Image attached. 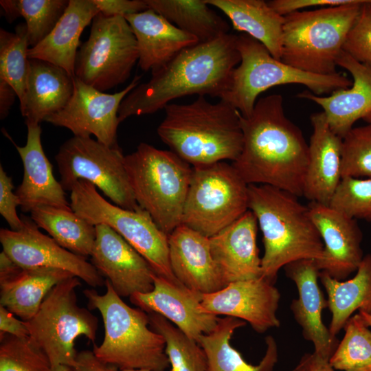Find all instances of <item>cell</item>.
<instances>
[{
    "label": "cell",
    "mask_w": 371,
    "mask_h": 371,
    "mask_svg": "<svg viewBox=\"0 0 371 371\" xmlns=\"http://www.w3.org/2000/svg\"><path fill=\"white\" fill-rule=\"evenodd\" d=\"M243 150L232 162L248 184L269 185L303 196L308 144L302 131L285 115L283 98H259L251 113L240 114Z\"/></svg>",
    "instance_id": "obj_1"
},
{
    "label": "cell",
    "mask_w": 371,
    "mask_h": 371,
    "mask_svg": "<svg viewBox=\"0 0 371 371\" xmlns=\"http://www.w3.org/2000/svg\"><path fill=\"white\" fill-rule=\"evenodd\" d=\"M237 36L228 33L199 43L152 71L150 80L139 84L122 100L120 122L133 115L154 113L172 100L190 95L222 99L240 62Z\"/></svg>",
    "instance_id": "obj_2"
},
{
    "label": "cell",
    "mask_w": 371,
    "mask_h": 371,
    "mask_svg": "<svg viewBox=\"0 0 371 371\" xmlns=\"http://www.w3.org/2000/svg\"><path fill=\"white\" fill-rule=\"evenodd\" d=\"M157 132L170 150L192 166L236 161L243 146L240 113L220 100L198 96L190 104L170 103Z\"/></svg>",
    "instance_id": "obj_3"
},
{
    "label": "cell",
    "mask_w": 371,
    "mask_h": 371,
    "mask_svg": "<svg viewBox=\"0 0 371 371\" xmlns=\"http://www.w3.org/2000/svg\"><path fill=\"white\" fill-rule=\"evenodd\" d=\"M249 210L262 233L261 277L275 284L279 270L300 259L322 258L324 244L308 205L292 193L269 185L248 186Z\"/></svg>",
    "instance_id": "obj_4"
},
{
    "label": "cell",
    "mask_w": 371,
    "mask_h": 371,
    "mask_svg": "<svg viewBox=\"0 0 371 371\" xmlns=\"http://www.w3.org/2000/svg\"><path fill=\"white\" fill-rule=\"evenodd\" d=\"M105 285L103 295L93 289L84 291L89 307L99 311L104 326L102 343L93 346L95 356L119 369L165 371L170 365L166 342L161 335L148 327V314L127 305L108 280Z\"/></svg>",
    "instance_id": "obj_5"
},
{
    "label": "cell",
    "mask_w": 371,
    "mask_h": 371,
    "mask_svg": "<svg viewBox=\"0 0 371 371\" xmlns=\"http://www.w3.org/2000/svg\"><path fill=\"white\" fill-rule=\"evenodd\" d=\"M364 1L285 16L281 60L311 74H337V60Z\"/></svg>",
    "instance_id": "obj_6"
},
{
    "label": "cell",
    "mask_w": 371,
    "mask_h": 371,
    "mask_svg": "<svg viewBox=\"0 0 371 371\" xmlns=\"http://www.w3.org/2000/svg\"><path fill=\"white\" fill-rule=\"evenodd\" d=\"M124 166L137 204L169 235L181 224L192 166L172 150L146 143L124 156Z\"/></svg>",
    "instance_id": "obj_7"
},
{
    "label": "cell",
    "mask_w": 371,
    "mask_h": 371,
    "mask_svg": "<svg viewBox=\"0 0 371 371\" xmlns=\"http://www.w3.org/2000/svg\"><path fill=\"white\" fill-rule=\"evenodd\" d=\"M236 47L240 62L234 69L229 89L221 100L229 103L244 117L251 113L258 95L273 87L299 84L306 87L312 93L322 95L347 89L352 83L339 72L322 76L285 64L246 34L238 35Z\"/></svg>",
    "instance_id": "obj_8"
},
{
    "label": "cell",
    "mask_w": 371,
    "mask_h": 371,
    "mask_svg": "<svg viewBox=\"0 0 371 371\" xmlns=\"http://www.w3.org/2000/svg\"><path fill=\"white\" fill-rule=\"evenodd\" d=\"M70 207L89 223L104 224L118 233L149 263L155 273L179 282L170 263L168 235L146 210H130L112 204L89 181L80 179L71 188Z\"/></svg>",
    "instance_id": "obj_9"
},
{
    "label": "cell",
    "mask_w": 371,
    "mask_h": 371,
    "mask_svg": "<svg viewBox=\"0 0 371 371\" xmlns=\"http://www.w3.org/2000/svg\"><path fill=\"white\" fill-rule=\"evenodd\" d=\"M80 279L73 276L57 284L46 295L35 315L24 321L30 338L45 353L52 367H72L78 352L75 340L85 336L94 342L98 318L77 303Z\"/></svg>",
    "instance_id": "obj_10"
},
{
    "label": "cell",
    "mask_w": 371,
    "mask_h": 371,
    "mask_svg": "<svg viewBox=\"0 0 371 371\" xmlns=\"http://www.w3.org/2000/svg\"><path fill=\"white\" fill-rule=\"evenodd\" d=\"M248 186L225 161L192 166L181 224L214 236L249 210Z\"/></svg>",
    "instance_id": "obj_11"
},
{
    "label": "cell",
    "mask_w": 371,
    "mask_h": 371,
    "mask_svg": "<svg viewBox=\"0 0 371 371\" xmlns=\"http://www.w3.org/2000/svg\"><path fill=\"white\" fill-rule=\"evenodd\" d=\"M138 60L137 40L124 16L100 12L78 51L75 77L104 92L125 82Z\"/></svg>",
    "instance_id": "obj_12"
},
{
    "label": "cell",
    "mask_w": 371,
    "mask_h": 371,
    "mask_svg": "<svg viewBox=\"0 0 371 371\" xmlns=\"http://www.w3.org/2000/svg\"><path fill=\"white\" fill-rule=\"evenodd\" d=\"M55 159L65 190L70 191L83 179L115 205L130 210L142 209L135 199L119 146H109L91 137L74 136L61 145Z\"/></svg>",
    "instance_id": "obj_13"
},
{
    "label": "cell",
    "mask_w": 371,
    "mask_h": 371,
    "mask_svg": "<svg viewBox=\"0 0 371 371\" xmlns=\"http://www.w3.org/2000/svg\"><path fill=\"white\" fill-rule=\"evenodd\" d=\"M140 79V76H135L122 91L106 93L74 77L73 93L67 105L45 121L70 130L74 136L93 135L98 142L117 147L120 106L124 98L139 85Z\"/></svg>",
    "instance_id": "obj_14"
},
{
    "label": "cell",
    "mask_w": 371,
    "mask_h": 371,
    "mask_svg": "<svg viewBox=\"0 0 371 371\" xmlns=\"http://www.w3.org/2000/svg\"><path fill=\"white\" fill-rule=\"evenodd\" d=\"M19 230L1 228L3 251L22 268H54L65 270L93 287L105 284L102 276L86 258L61 247L52 237L43 234L27 216L21 217Z\"/></svg>",
    "instance_id": "obj_15"
},
{
    "label": "cell",
    "mask_w": 371,
    "mask_h": 371,
    "mask_svg": "<svg viewBox=\"0 0 371 371\" xmlns=\"http://www.w3.org/2000/svg\"><path fill=\"white\" fill-rule=\"evenodd\" d=\"M91 264L106 278L122 297L148 293L154 288L155 273L146 260L109 226L95 225Z\"/></svg>",
    "instance_id": "obj_16"
},
{
    "label": "cell",
    "mask_w": 371,
    "mask_h": 371,
    "mask_svg": "<svg viewBox=\"0 0 371 371\" xmlns=\"http://www.w3.org/2000/svg\"><path fill=\"white\" fill-rule=\"evenodd\" d=\"M280 300L274 284L260 277L233 282L218 291L203 294L201 303L210 313L242 319L263 333L280 326L276 315Z\"/></svg>",
    "instance_id": "obj_17"
},
{
    "label": "cell",
    "mask_w": 371,
    "mask_h": 371,
    "mask_svg": "<svg viewBox=\"0 0 371 371\" xmlns=\"http://www.w3.org/2000/svg\"><path fill=\"white\" fill-rule=\"evenodd\" d=\"M308 207L324 244L322 256L315 260L317 268L335 279L345 280L364 257L363 234L356 219L330 205L310 202Z\"/></svg>",
    "instance_id": "obj_18"
},
{
    "label": "cell",
    "mask_w": 371,
    "mask_h": 371,
    "mask_svg": "<svg viewBox=\"0 0 371 371\" xmlns=\"http://www.w3.org/2000/svg\"><path fill=\"white\" fill-rule=\"evenodd\" d=\"M153 282V291L132 295L131 303L148 313L161 315L196 341L214 330L218 317L203 310L202 294L156 273Z\"/></svg>",
    "instance_id": "obj_19"
},
{
    "label": "cell",
    "mask_w": 371,
    "mask_h": 371,
    "mask_svg": "<svg viewBox=\"0 0 371 371\" xmlns=\"http://www.w3.org/2000/svg\"><path fill=\"white\" fill-rule=\"evenodd\" d=\"M283 268L298 291V298L293 300L290 306L294 319L302 328L304 338L313 344V353L329 361L339 341L322 319V312L328 307V300L318 285L320 271L315 260H297Z\"/></svg>",
    "instance_id": "obj_20"
},
{
    "label": "cell",
    "mask_w": 371,
    "mask_h": 371,
    "mask_svg": "<svg viewBox=\"0 0 371 371\" xmlns=\"http://www.w3.org/2000/svg\"><path fill=\"white\" fill-rule=\"evenodd\" d=\"M168 246L172 271L183 286L202 295L226 286L213 258L210 238L181 224L168 235Z\"/></svg>",
    "instance_id": "obj_21"
},
{
    "label": "cell",
    "mask_w": 371,
    "mask_h": 371,
    "mask_svg": "<svg viewBox=\"0 0 371 371\" xmlns=\"http://www.w3.org/2000/svg\"><path fill=\"white\" fill-rule=\"evenodd\" d=\"M258 221L249 210L210 238L213 258L228 284L261 277V258L256 244Z\"/></svg>",
    "instance_id": "obj_22"
},
{
    "label": "cell",
    "mask_w": 371,
    "mask_h": 371,
    "mask_svg": "<svg viewBox=\"0 0 371 371\" xmlns=\"http://www.w3.org/2000/svg\"><path fill=\"white\" fill-rule=\"evenodd\" d=\"M337 65L351 74L353 80L350 88L336 90L328 96L316 95L305 91L297 97L322 106L331 130L343 138L355 122L371 113V69L344 51Z\"/></svg>",
    "instance_id": "obj_23"
},
{
    "label": "cell",
    "mask_w": 371,
    "mask_h": 371,
    "mask_svg": "<svg viewBox=\"0 0 371 371\" xmlns=\"http://www.w3.org/2000/svg\"><path fill=\"white\" fill-rule=\"evenodd\" d=\"M310 119L313 132L303 196L329 205L341 180L342 138L331 130L323 111L312 114Z\"/></svg>",
    "instance_id": "obj_24"
},
{
    "label": "cell",
    "mask_w": 371,
    "mask_h": 371,
    "mask_svg": "<svg viewBox=\"0 0 371 371\" xmlns=\"http://www.w3.org/2000/svg\"><path fill=\"white\" fill-rule=\"evenodd\" d=\"M25 124L26 144L23 146L16 145L23 165V180L15 192L22 211L30 212L42 205L71 208L65 190L54 177L52 164L44 153L40 125Z\"/></svg>",
    "instance_id": "obj_25"
},
{
    "label": "cell",
    "mask_w": 371,
    "mask_h": 371,
    "mask_svg": "<svg viewBox=\"0 0 371 371\" xmlns=\"http://www.w3.org/2000/svg\"><path fill=\"white\" fill-rule=\"evenodd\" d=\"M124 18L136 38L138 64L144 71L161 67L184 49L199 43L196 37L152 9L128 14Z\"/></svg>",
    "instance_id": "obj_26"
},
{
    "label": "cell",
    "mask_w": 371,
    "mask_h": 371,
    "mask_svg": "<svg viewBox=\"0 0 371 371\" xmlns=\"http://www.w3.org/2000/svg\"><path fill=\"white\" fill-rule=\"evenodd\" d=\"M98 13L100 10L93 0H69L52 31L38 45L28 49V58L48 62L75 77L80 36Z\"/></svg>",
    "instance_id": "obj_27"
},
{
    "label": "cell",
    "mask_w": 371,
    "mask_h": 371,
    "mask_svg": "<svg viewBox=\"0 0 371 371\" xmlns=\"http://www.w3.org/2000/svg\"><path fill=\"white\" fill-rule=\"evenodd\" d=\"M74 78L64 69L38 59H29L25 104V123L38 124L63 109L74 91Z\"/></svg>",
    "instance_id": "obj_28"
},
{
    "label": "cell",
    "mask_w": 371,
    "mask_h": 371,
    "mask_svg": "<svg viewBox=\"0 0 371 371\" xmlns=\"http://www.w3.org/2000/svg\"><path fill=\"white\" fill-rule=\"evenodd\" d=\"M221 10L234 29L262 43L276 59L281 60L285 17L263 0H205Z\"/></svg>",
    "instance_id": "obj_29"
},
{
    "label": "cell",
    "mask_w": 371,
    "mask_h": 371,
    "mask_svg": "<svg viewBox=\"0 0 371 371\" xmlns=\"http://www.w3.org/2000/svg\"><path fill=\"white\" fill-rule=\"evenodd\" d=\"M54 268H21L14 276L0 280V303L23 321L31 319L48 293L59 282L73 277Z\"/></svg>",
    "instance_id": "obj_30"
},
{
    "label": "cell",
    "mask_w": 371,
    "mask_h": 371,
    "mask_svg": "<svg viewBox=\"0 0 371 371\" xmlns=\"http://www.w3.org/2000/svg\"><path fill=\"white\" fill-rule=\"evenodd\" d=\"M319 278L328 295V308L332 313L328 329L333 336L344 328L355 311L371 313V254L363 257L352 279L338 280L323 271Z\"/></svg>",
    "instance_id": "obj_31"
},
{
    "label": "cell",
    "mask_w": 371,
    "mask_h": 371,
    "mask_svg": "<svg viewBox=\"0 0 371 371\" xmlns=\"http://www.w3.org/2000/svg\"><path fill=\"white\" fill-rule=\"evenodd\" d=\"M246 325V322L232 317L218 318L217 324L210 333L197 341L205 352L207 371H270L276 361V345L271 337H267V350L258 366L246 362L240 353L234 348L230 339L234 332ZM294 371V370H293Z\"/></svg>",
    "instance_id": "obj_32"
},
{
    "label": "cell",
    "mask_w": 371,
    "mask_h": 371,
    "mask_svg": "<svg viewBox=\"0 0 371 371\" xmlns=\"http://www.w3.org/2000/svg\"><path fill=\"white\" fill-rule=\"evenodd\" d=\"M149 9L161 15L199 43L229 33V25L205 0H146Z\"/></svg>",
    "instance_id": "obj_33"
},
{
    "label": "cell",
    "mask_w": 371,
    "mask_h": 371,
    "mask_svg": "<svg viewBox=\"0 0 371 371\" xmlns=\"http://www.w3.org/2000/svg\"><path fill=\"white\" fill-rule=\"evenodd\" d=\"M30 218L61 247L85 258L91 256L96 237L95 226L71 208L38 206L30 211Z\"/></svg>",
    "instance_id": "obj_34"
},
{
    "label": "cell",
    "mask_w": 371,
    "mask_h": 371,
    "mask_svg": "<svg viewBox=\"0 0 371 371\" xmlns=\"http://www.w3.org/2000/svg\"><path fill=\"white\" fill-rule=\"evenodd\" d=\"M30 44L25 23H20L15 32L0 30V78L9 83L16 91L20 110L25 99Z\"/></svg>",
    "instance_id": "obj_35"
},
{
    "label": "cell",
    "mask_w": 371,
    "mask_h": 371,
    "mask_svg": "<svg viewBox=\"0 0 371 371\" xmlns=\"http://www.w3.org/2000/svg\"><path fill=\"white\" fill-rule=\"evenodd\" d=\"M150 326L163 336L171 371H207L204 350L197 341L155 313H149Z\"/></svg>",
    "instance_id": "obj_36"
},
{
    "label": "cell",
    "mask_w": 371,
    "mask_h": 371,
    "mask_svg": "<svg viewBox=\"0 0 371 371\" xmlns=\"http://www.w3.org/2000/svg\"><path fill=\"white\" fill-rule=\"evenodd\" d=\"M345 333L329 360L335 369L342 371H371V330L356 314L347 321Z\"/></svg>",
    "instance_id": "obj_37"
},
{
    "label": "cell",
    "mask_w": 371,
    "mask_h": 371,
    "mask_svg": "<svg viewBox=\"0 0 371 371\" xmlns=\"http://www.w3.org/2000/svg\"><path fill=\"white\" fill-rule=\"evenodd\" d=\"M69 0H14L16 19L25 20L30 47L42 41L54 28Z\"/></svg>",
    "instance_id": "obj_38"
},
{
    "label": "cell",
    "mask_w": 371,
    "mask_h": 371,
    "mask_svg": "<svg viewBox=\"0 0 371 371\" xmlns=\"http://www.w3.org/2000/svg\"><path fill=\"white\" fill-rule=\"evenodd\" d=\"M0 336V371H52L47 356L30 337Z\"/></svg>",
    "instance_id": "obj_39"
},
{
    "label": "cell",
    "mask_w": 371,
    "mask_h": 371,
    "mask_svg": "<svg viewBox=\"0 0 371 371\" xmlns=\"http://www.w3.org/2000/svg\"><path fill=\"white\" fill-rule=\"evenodd\" d=\"M341 178L371 179V123L352 128L342 138Z\"/></svg>",
    "instance_id": "obj_40"
},
{
    "label": "cell",
    "mask_w": 371,
    "mask_h": 371,
    "mask_svg": "<svg viewBox=\"0 0 371 371\" xmlns=\"http://www.w3.org/2000/svg\"><path fill=\"white\" fill-rule=\"evenodd\" d=\"M329 205L356 220L371 221V179L341 178Z\"/></svg>",
    "instance_id": "obj_41"
},
{
    "label": "cell",
    "mask_w": 371,
    "mask_h": 371,
    "mask_svg": "<svg viewBox=\"0 0 371 371\" xmlns=\"http://www.w3.org/2000/svg\"><path fill=\"white\" fill-rule=\"evenodd\" d=\"M344 51L371 69V0H365L347 35Z\"/></svg>",
    "instance_id": "obj_42"
},
{
    "label": "cell",
    "mask_w": 371,
    "mask_h": 371,
    "mask_svg": "<svg viewBox=\"0 0 371 371\" xmlns=\"http://www.w3.org/2000/svg\"><path fill=\"white\" fill-rule=\"evenodd\" d=\"M13 184L10 177L0 166V214L9 225L10 229L19 230L23 221L16 212V207L21 205L20 200L13 192Z\"/></svg>",
    "instance_id": "obj_43"
},
{
    "label": "cell",
    "mask_w": 371,
    "mask_h": 371,
    "mask_svg": "<svg viewBox=\"0 0 371 371\" xmlns=\"http://www.w3.org/2000/svg\"><path fill=\"white\" fill-rule=\"evenodd\" d=\"M355 0H272L268 4L276 12L282 16H286L308 8H324L346 5Z\"/></svg>",
    "instance_id": "obj_44"
},
{
    "label": "cell",
    "mask_w": 371,
    "mask_h": 371,
    "mask_svg": "<svg viewBox=\"0 0 371 371\" xmlns=\"http://www.w3.org/2000/svg\"><path fill=\"white\" fill-rule=\"evenodd\" d=\"M100 12L107 16L138 13L148 8L146 0H93Z\"/></svg>",
    "instance_id": "obj_45"
},
{
    "label": "cell",
    "mask_w": 371,
    "mask_h": 371,
    "mask_svg": "<svg viewBox=\"0 0 371 371\" xmlns=\"http://www.w3.org/2000/svg\"><path fill=\"white\" fill-rule=\"evenodd\" d=\"M69 371H150L145 369H117L115 366L100 361L93 351L83 350L78 352L75 364Z\"/></svg>",
    "instance_id": "obj_46"
},
{
    "label": "cell",
    "mask_w": 371,
    "mask_h": 371,
    "mask_svg": "<svg viewBox=\"0 0 371 371\" xmlns=\"http://www.w3.org/2000/svg\"><path fill=\"white\" fill-rule=\"evenodd\" d=\"M1 335L8 334L17 337H29V332L24 321L16 319L14 314L0 306Z\"/></svg>",
    "instance_id": "obj_47"
},
{
    "label": "cell",
    "mask_w": 371,
    "mask_h": 371,
    "mask_svg": "<svg viewBox=\"0 0 371 371\" xmlns=\"http://www.w3.org/2000/svg\"><path fill=\"white\" fill-rule=\"evenodd\" d=\"M18 97L13 87L3 78H0V119L8 115L10 109Z\"/></svg>",
    "instance_id": "obj_48"
},
{
    "label": "cell",
    "mask_w": 371,
    "mask_h": 371,
    "mask_svg": "<svg viewBox=\"0 0 371 371\" xmlns=\"http://www.w3.org/2000/svg\"><path fill=\"white\" fill-rule=\"evenodd\" d=\"M308 371H335V370L330 365L329 361L313 353L310 357Z\"/></svg>",
    "instance_id": "obj_49"
},
{
    "label": "cell",
    "mask_w": 371,
    "mask_h": 371,
    "mask_svg": "<svg viewBox=\"0 0 371 371\" xmlns=\"http://www.w3.org/2000/svg\"><path fill=\"white\" fill-rule=\"evenodd\" d=\"M311 354L304 355L294 371H308Z\"/></svg>",
    "instance_id": "obj_50"
},
{
    "label": "cell",
    "mask_w": 371,
    "mask_h": 371,
    "mask_svg": "<svg viewBox=\"0 0 371 371\" xmlns=\"http://www.w3.org/2000/svg\"><path fill=\"white\" fill-rule=\"evenodd\" d=\"M359 314L366 322L368 326H371V313L363 311H359Z\"/></svg>",
    "instance_id": "obj_51"
},
{
    "label": "cell",
    "mask_w": 371,
    "mask_h": 371,
    "mask_svg": "<svg viewBox=\"0 0 371 371\" xmlns=\"http://www.w3.org/2000/svg\"><path fill=\"white\" fill-rule=\"evenodd\" d=\"M52 371H69V368L64 365H58L53 367Z\"/></svg>",
    "instance_id": "obj_52"
},
{
    "label": "cell",
    "mask_w": 371,
    "mask_h": 371,
    "mask_svg": "<svg viewBox=\"0 0 371 371\" xmlns=\"http://www.w3.org/2000/svg\"><path fill=\"white\" fill-rule=\"evenodd\" d=\"M366 122L371 123V113L363 119Z\"/></svg>",
    "instance_id": "obj_53"
}]
</instances>
